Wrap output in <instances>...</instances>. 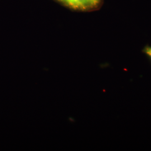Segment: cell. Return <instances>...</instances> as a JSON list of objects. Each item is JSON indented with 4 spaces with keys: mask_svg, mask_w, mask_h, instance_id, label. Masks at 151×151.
<instances>
[{
    "mask_svg": "<svg viewBox=\"0 0 151 151\" xmlns=\"http://www.w3.org/2000/svg\"><path fill=\"white\" fill-rule=\"evenodd\" d=\"M103 0H72L71 9L81 11L97 10L101 5Z\"/></svg>",
    "mask_w": 151,
    "mask_h": 151,
    "instance_id": "1",
    "label": "cell"
},
{
    "mask_svg": "<svg viewBox=\"0 0 151 151\" xmlns=\"http://www.w3.org/2000/svg\"><path fill=\"white\" fill-rule=\"evenodd\" d=\"M143 52L151 59V47L147 46L143 49Z\"/></svg>",
    "mask_w": 151,
    "mask_h": 151,
    "instance_id": "2",
    "label": "cell"
}]
</instances>
